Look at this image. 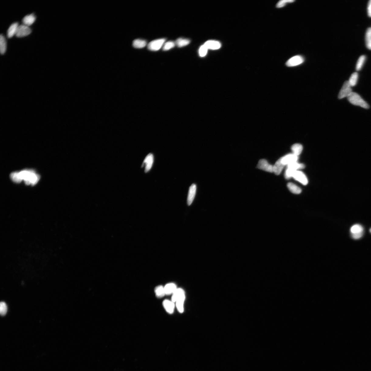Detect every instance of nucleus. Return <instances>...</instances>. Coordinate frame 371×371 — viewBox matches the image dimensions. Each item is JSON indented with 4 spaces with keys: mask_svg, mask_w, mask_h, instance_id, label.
<instances>
[{
    "mask_svg": "<svg viewBox=\"0 0 371 371\" xmlns=\"http://www.w3.org/2000/svg\"><path fill=\"white\" fill-rule=\"evenodd\" d=\"M164 288L166 295H167L172 294L178 288L176 284L173 283H167Z\"/></svg>",
    "mask_w": 371,
    "mask_h": 371,
    "instance_id": "obj_14",
    "label": "nucleus"
},
{
    "mask_svg": "<svg viewBox=\"0 0 371 371\" xmlns=\"http://www.w3.org/2000/svg\"><path fill=\"white\" fill-rule=\"evenodd\" d=\"M18 26L19 25L18 22L13 23L10 26L7 32L8 37L11 38L14 35H15Z\"/></svg>",
    "mask_w": 371,
    "mask_h": 371,
    "instance_id": "obj_18",
    "label": "nucleus"
},
{
    "mask_svg": "<svg viewBox=\"0 0 371 371\" xmlns=\"http://www.w3.org/2000/svg\"><path fill=\"white\" fill-rule=\"evenodd\" d=\"M366 44L368 49L371 50V30L370 28H368L365 35Z\"/></svg>",
    "mask_w": 371,
    "mask_h": 371,
    "instance_id": "obj_24",
    "label": "nucleus"
},
{
    "mask_svg": "<svg viewBox=\"0 0 371 371\" xmlns=\"http://www.w3.org/2000/svg\"><path fill=\"white\" fill-rule=\"evenodd\" d=\"M347 99L351 104L355 106H360L366 109H369L370 107L366 102L362 99L358 94L355 92H352L347 97Z\"/></svg>",
    "mask_w": 371,
    "mask_h": 371,
    "instance_id": "obj_3",
    "label": "nucleus"
},
{
    "mask_svg": "<svg viewBox=\"0 0 371 371\" xmlns=\"http://www.w3.org/2000/svg\"><path fill=\"white\" fill-rule=\"evenodd\" d=\"M293 177L296 180L299 181L304 185H307L308 182L306 175L303 172L300 171H296L294 173Z\"/></svg>",
    "mask_w": 371,
    "mask_h": 371,
    "instance_id": "obj_9",
    "label": "nucleus"
},
{
    "mask_svg": "<svg viewBox=\"0 0 371 371\" xmlns=\"http://www.w3.org/2000/svg\"><path fill=\"white\" fill-rule=\"evenodd\" d=\"M31 33V29L27 26L22 25L18 26L15 36L17 37H23L27 36Z\"/></svg>",
    "mask_w": 371,
    "mask_h": 371,
    "instance_id": "obj_6",
    "label": "nucleus"
},
{
    "mask_svg": "<svg viewBox=\"0 0 371 371\" xmlns=\"http://www.w3.org/2000/svg\"><path fill=\"white\" fill-rule=\"evenodd\" d=\"M146 41L141 39H136L133 42V46L136 48L141 49L144 48L146 46Z\"/></svg>",
    "mask_w": 371,
    "mask_h": 371,
    "instance_id": "obj_22",
    "label": "nucleus"
},
{
    "mask_svg": "<svg viewBox=\"0 0 371 371\" xmlns=\"http://www.w3.org/2000/svg\"><path fill=\"white\" fill-rule=\"evenodd\" d=\"M363 233H364L363 232H362L359 233L352 234V238L354 239H359L362 237L363 235Z\"/></svg>",
    "mask_w": 371,
    "mask_h": 371,
    "instance_id": "obj_35",
    "label": "nucleus"
},
{
    "mask_svg": "<svg viewBox=\"0 0 371 371\" xmlns=\"http://www.w3.org/2000/svg\"><path fill=\"white\" fill-rule=\"evenodd\" d=\"M281 161L285 165H288L294 162H297L298 156L294 154H288L281 157Z\"/></svg>",
    "mask_w": 371,
    "mask_h": 371,
    "instance_id": "obj_10",
    "label": "nucleus"
},
{
    "mask_svg": "<svg viewBox=\"0 0 371 371\" xmlns=\"http://www.w3.org/2000/svg\"><path fill=\"white\" fill-rule=\"evenodd\" d=\"M304 61V57L301 56H296L291 58L286 63L288 67L297 66L302 64Z\"/></svg>",
    "mask_w": 371,
    "mask_h": 371,
    "instance_id": "obj_7",
    "label": "nucleus"
},
{
    "mask_svg": "<svg viewBox=\"0 0 371 371\" xmlns=\"http://www.w3.org/2000/svg\"><path fill=\"white\" fill-rule=\"evenodd\" d=\"M175 43L173 41H169L167 42L164 45L163 47V50L164 51H167L170 49L173 48L175 46Z\"/></svg>",
    "mask_w": 371,
    "mask_h": 371,
    "instance_id": "obj_33",
    "label": "nucleus"
},
{
    "mask_svg": "<svg viewBox=\"0 0 371 371\" xmlns=\"http://www.w3.org/2000/svg\"><path fill=\"white\" fill-rule=\"evenodd\" d=\"M185 299V291L181 288H178L172 294L171 301L175 303L178 311L181 314L184 311V303Z\"/></svg>",
    "mask_w": 371,
    "mask_h": 371,
    "instance_id": "obj_2",
    "label": "nucleus"
},
{
    "mask_svg": "<svg viewBox=\"0 0 371 371\" xmlns=\"http://www.w3.org/2000/svg\"><path fill=\"white\" fill-rule=\"evenodd\" d=\"M10 176L12 180L14 182L19 183L22 181V180H21L19 177L18 172H14L12 173Z\"/></svg>",
    "mask_w": 371,
    "mask_h": 371,
    "instance_id": "obj_30",
    "label": "nucleus"
},
{
    "mask_svg": "<svg viewBox=\"0 0 371 371\" xmlns=\"http://www.w3.org/2000/svg\"><path fill=\"white\" fill-rule=\"evenodd\" d=\"M358 77L359 75L357 73L355 72L352 74L348 81L351 87H354L356 85Z\"/></svg>",
    "mask_w": 371,
    "mask_h": 371,
    "instance_id": "obj_25",
    "label": "nucleus"
},
{
    "mask_svg": "<svg viewBox=\"0 0 371 371\" xmlns=\"http://www.w3.org/2000/svg\"><path fill=\"white\" fill-rule=\"evenodd\" d=\"M291 150L293 154L298 156L301 153L303 150V146L300 144H295L291 147Z\"/></svg>",
    "mask_w": 371,
    "mask_h": 371,
    "instance_id": "obj_21",
    "label": "nucleus"
},
{
    "mask_svg": "<svg viewBox=\"0 0 371 371\" xmlns=\"http://www.w3.org/2000/svg\"><path fill=\"white\" fill-rule=\"evenodd\" d=\"M36 20V17L35 15L33 14L28 15H26L22 19V22L23 25H25L28 26H29L35 22Z\"/></svg>",
    "mask_w": 371,
    "mask_h": 371,
    "instance_id": "obj_17",
    "label": "nucleus"
},
{
    "mask_svg": "<svg viewBox=\"0 0 371 371\" xmlns=\"http://www.w3.org/2000/svg\"><path fill=\"white\" fill-rule=\"evenodd\" d=\"M287 187L289 191L294 194H299L301 192V188L293 183H288Z\"/></svg>",
    "mask_w": 371,
    "mask_h": 371,
    "instance_id": "obj_19",
    "label": "nucleus"
},
{
    "mask_svg": "<svg viewBox=\"0 0 371 371\" xmlns=\"http://www.w3.org/2000/svg\"><path fill=\"white\" fill-rule=\"evenodd\" d=\"M305 166L303 164H299L297 162H294L287 165V168L296 171L298 170L303 169Z\"/></svg>",
    "mask_w": 371,
    "mask_h": 371,
    "instance_id": "obj_26",
    "label": "nucleus"
},
{
    "mask_svg": "<svg viewBox=\"0 0 371 371\" xmlns=\"http://www.w3.org/2000/svg\"><path fill=\"white\" fill-rule=\"evenodd\" d=\"M370 232L371 233V228H370Z\"/></svg>",
    "mask_w": 371,
    "mask_h": 371,
    "instance_id": "obj_37",
    "label": "nucleus"
},
{
    "mask_svg": "<svg viewBox=\"0 0 371 371\" xmlns=\"http://www.w3.org/2000/svg\"><path fill=\"white\" fill-rule=\"evenodd\" d=\"M285 166L281 161V159L280 158L276 162L274 165L273 166V172H274L276 175H279Z\"/></svg>",
    "mask_w": 371,
    "mask_h": 371,
    "instance_id": "obj_16",
    "label": "nucleus"
},
{
    "mask_svg": "<svg viewBox=\"0 0 371 371\" xmlns=\"http://www.w3.org/2000/svg\"><path fill=\"white\" fill-rule=\"evenodd\" d=\"M370 29H371V28H370Z\"/></svg>",
    "mask_w": 371,
    "mask_h": 371,
    "instance_id": "obj_38",
    "label": "nucleus"
},
{
    "mask_svg": "<svg viewBox=\"0 0 371 371\" xmlns=\"http://www.w3.org/2000/svg\"><path fill=\"white\" fill-rule=\"evenodd\" d=\"M21 180H24L26 185H35L40 179V176L33 170H25L18 172Z\"/></svg>",
    "mask_w": 371,
    "mask_h": 371,
    "instance_id": "obj_1",
    "label": "nucleus"
},
{
    "mask_svg": "<svg viewBox=\"0 0 371 371\" xmlns=\"http://www.w3.org/2000/svg\"><path fill=\"white\" fill-rule=\"evenodd\" d=\"M351 87L348 81H345L339 92L338 96L339 99H342L348 97L352 92Z\"/></svg>",
    "mask_w": 371,
    "mask_h": 371,
    "instance_id": "obj_4",
    "label": "nucleus"
},
{
    "mask_svg": "<svg viewBox=\"0 0 371 371\" xmlns=\"http://www.w3.org/2000/svg\"><path fill=\"white\" fill-rule=\"evenodd\" d=\"M154 162V156L151 153L149 154L147 156L145 159H144V161L143 164V167L145 166V172L147 173L151 170L153 164Z\"/></svg>",
    "mask_w": 371,
    "mask_h": 371,
    "instance_id": "obj_11",
    "label": "nucleus"
},
{
    "mask_svg": "<svg viewBox=\"0 0 371 371\" xmlns=\"http://www.w3.org/2000/svg\"><path fill=\"white\" fill-rule=\"evenodd\" d=\"M163 305L166 311L168 314H172L174 312L175 304L171 301L165 300L163 302Z\"/></svg>",
    "mask_w": 371,
    "mask_h": 371,
    "instance_id": "obj_13",
    "label": "nucleus"
},
{
    "mask_svg": "<svg viewBox=\"0 0 371 371\" xmlns=\"http://www.w3.org/2000/svg\"><path fill=\"white\" fill-rule=\"evenodd\" d=\"M208 49L211 50H217L220 48L221 43L219 42L209 40L206 42L204 44Z\"/></svg>",
    "mask_w": 371,
    "mask_h": 371,
    "instance_id": "obj_15",
    "label": "nucleus"
},
{
    "mask_svg": "<svg viewBox=\"0 0 371 371\" xmlns=\"http://www.w3.org/2000/svg\"><path fill=\"white\" fill-rule=\"evenodd\" d=\"M367 12L368 16L371 17V0H370L368 2Z\"/></svg>",
    "mask_w": 371,
    "mask_h": 371,
    "instance_id": "obj_36",
    "label": "nucleus"
},
{
    "mask_svg": "<svg viewBox=\"0 0 371 371\" xmlns=\"http://www.w3.org/2000/svg\"><path fill=\"white\" fill-rule=\"evenodd\" d=\"M294 2V0H282L278 2L276 7L278 8H280L285 6L287 4L292 3Z\"/></svg>",
    "mask_w": 371,
    "mask_h": 371,
    "instance_id": "obj_32",
    "label": "nucleus"
},
{
    "mask_svg": "<svg viewBox=\"0 0 371 371\" xmlns=\"http://www.w3.org/2000/svg\"><path fill=\"white\" fill-rule=\"evenodd\" d=\"M366 57L364 55L360 56L357 60L356 65V70L359 71L361 69L365 62Z\"/></svg>",
    "mask_w": 371,
    "mask_h": 371,
    "instance_id": "obj_29",
    "label": "nucleus"
},
{
    "mask_svg": "<svg viewBox=\"0 0 371 371\" xmlns=\"http://www.w3.org/2000/svg\"><path fill=\"white\" fill-rule=\"evenodd\" d=\"M6 50V42L3 35L0 36V51L2 54H4Z\"/></svg>",
    "mask_w": 371,
    "mask_h": 371,
    "instance_id": "obj_23",
    "label": "nucleus"
},
{
    "mask_svg": "<svg viewBox=\"0 0 371 371\" xmlns=\"http://www.w3.org/2000/svg\"><path fill=\"white\" fill-rule=\"evenodd\" d=\"M350 231L352 234L361 233L363 232L364 228L360 225L356 224L352 226Z\"/></svg>",
    "mask_w": 371,
    "mask_h": 371,
    "instance_id": "obj_28",
    "label": "nucleus"
},
{
    "mask_svg": "<svg viewBox=\"0 0 371 371\" xmlns=\"http://www.w3.org/2000/svg\"><path fill=\"white\" fill-rule=\"evenodd\" d=\"M196 188V186L194 184H192L189 187L187 198V204L189 206H190L193 201L195 196Z\"/></svg>",
    "mask_w": 371,
    "mask_h": 371,
    "instance_id": "obj_12",
    "label": "nucleus"
},
{
    "mask_svg": "<svg viewBox=\"0 0 371 371\" xmlns=\"http://www.w3.org/2000/svg\"><path fill=\"white\" fill-rule=\"evenodd\" d=\"M165 40L164 39H161L153 41L148 45V49L152 51L159 50L161 48Z\"/></svg>",
    "mask_w": 371,
    "mask_h": 371,
    "instance_id": "obj_5",
    "label": "nucleus"
},
{
    "mask_svg": "<svg viewBox=\"0 0 371 371\" xmlns=\"http://www.w3.org/2000/svg\"><path fill=\"white\" fill-rule=\"evenodd\" d=\"M7 310L6 304L4 302H1L0 304V314L2 316H4L6 314Z\"/></svg>",
    "mask_w": 371,
    "mask_h": 371,
    "instance_id": "obj_31",
    "label": "nucleus"
},
{
    "mask_svg": "<svg viewBox=\"0 0 371 371\" xmlns=\"http://www.w3.org/2000/svg\"><path fill=\"white\" fill-rule=\"evenodd\" d=\"M257 167L259 169L270 173L273 172V166L270 164L267 160L262 159L259 160Z\"/></svg>",
    "mask_w": 371,
    "mask_h": 371,
    "instance_id": "obj_8",
    "label": "nucleus"
},
{
    "mask_svg": "<svg viewBox=\"0 0 371 371\" xmlns=\"http://www.w3.org/2000/svg\"><path fill=\"white\" fill-rule=\"evenodd\" d=\"M208 49L207 47L204 44L202 46L200 47L199 49V56L202 57L206 56L207 53Z\"/></svg>",
    "mask_w": 371,
    "mask_h": 371,
    "instance_id": "obj_34",
    "label": "nucleus"
},
{
    "mask_svg": "<svg viewBox=\"0 0 371 371\" xmlns=\"http://www.w3.org/2000/svg\"><path fill=\"white\" fill-rule=\"evenodd\" d=\"M154 291L157 298H161L166 295L164 287L160 285L156 287Z\"/></svg>",
    "mask_w": 371,
    "mask_h": 371,
    "instance_id": "obj_20",
    "label": "nucleus"
},
{
    "mask_svg": "<svg viewBox=\"0 0 371 371\" xmlns=\"http://www.w3.org/2000/svg\"><path fill=\"white\" fill-rule=\"evenodd\" d=\"M190 43V40L188 39L179 38L176 41L175 44L179 47H182L187 46Z\"/></svg>",
    "mask_w": 371,
    "mask_h": 371,
    "instance_id": "obj_27",
    "label": "nucleus"
}]
</instances>
